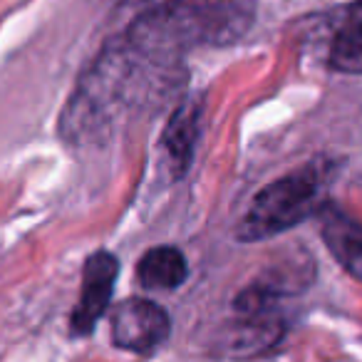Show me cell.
<instances>
[{"mask_svg":"<svg viewBox=\"0 0 362 362\" xmlns=\"http://www.w3.org/2000/svg\"><path fill=\"white\" fill-rule=\"evenodd\" d=\"M187 258L174 246H156L136 263V281L146 291H176L187 281Z\"/></svg>","mask_w":362,"mask_h":362,"instance_id":"cell-9","label":"cell"},{"mask_svg":"<svg viewBox=\"0 0 362 362\" xmlns=\"http://www.w3.org/2000/svg\"><path fill=\"white\" fill-rule=\"evenodd\" d=\"M112 342L127 352L149 355L169 337V315L146 298H129L110 315Z\"/></svg>","mask_w":362,"mask_h":362,"instance_id":"cell-4","label":"cell"},{"mask_svg":"<svg viewBox=\"0 0 362 362\" xmlns=\"http://www.w3.org/2000/svg\"><path fill=\"white\" fill-rule=\"evenodd\" d=\"M204 100L202 95L187 97L174 112H171L166 129L161 134V149L166 154V164L174 176H184L192 166L194 149H197L199 134H202Z\"/></svg>","mask_w":362,"mask_h":362,"instance_id":"cell-6","label":"cell"},{"mask_svg":"<svg viewBox=\"0 0 362 362\" xmlns=\"http://www.w3.org/2000/svg\"><path fill=\"white\" fill-rule=\"evenodd\" d=\"M181 82L179 60L134 42L129 35L102 50L72 92L60 134L75 146L100 144L146 107L159 105Z\"/></svg>","mask_w":362,"mask_h":362,"instance_id":"cell-1","label":"cell"},{"mask_svg":"<svg viewBox=\"0 0 362 362\" xmlns=\"http://www.w3.org/2000/svg\"><path fill=\"white\" fill-rule=\"evenodd\" d=\"M327 65L345 75H362V0L352 3L335 25Z\"/></svg>","mask_w":362,"mask_h":362,"instance_id":"cell-8","label":"cell"},{"mask_svg":"<svg viewBox=\"0 0 362 362\" xmlns=\"http://www.w3.org/2000/svg\"><path fill=\"white\" fill-rule=\"evenodd\" d=\"M327 171V164H308L268 184L263 192H258L251 209L238 223V241H266L315 216L325 204Z\"/></svg>","mask_w":362,"mask_h":362,"instance_id":"cell-3","label":"cell"},{"mask_svg":"<svg viewBox=\"0 0 362 362\" xmlns=\"http://www.w3.org/2000/svg\"><path fill=\"white\" fill-rule=\"evenodd\" d=\"M117 273H119V263L110 251H97L85 261L80 300H77V308L70 320L75 335H90L95 330L97 320L105 315L107 305L112 300Z\"/></svg>","mask_w":362,"mask_h":362,"instance_id":"cell-5","label":"cell"},{"mask_svg":"<svg viewBox=\"0 0 362 362\" xmlns=\"http://www.w3.org/2000/svg\"><path fill=\"white\" fill-rule=\"evenodd\" d=\"M315 216L320 221V236L332 258L352 278L362 281V223L327 202L322 204Z\"/></svg>","mask_w":362,"mask_h":362,"instance_id":"cell-7","label":"cell"},{"mask_svg":"<svg viewBox=\"0 0 362 362\" xmlns=\"http://www.w3.org/2000/svg\"><path fill=\"white\" fill-rule=\"evenodd\" d=\"M256 0H161L127 30L132 40L169 57L194 45H228L251 28Z\"/></svg>","mask_w":362,"mask_h":362,"instance_id":"cell-2","label":"cell"}]
</instances>
